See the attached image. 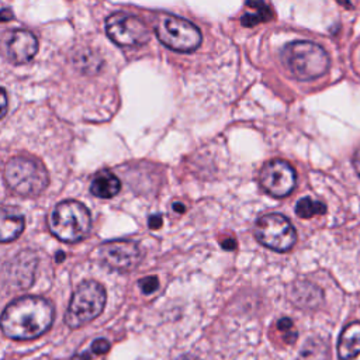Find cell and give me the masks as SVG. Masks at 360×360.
Returning <instances> with one entry per match:
<instances>
[{
  "label": "cell",
  "mask_w": 360,
  "mask_h": 360,
  "mask_svg": "<svg viewBox=\"0 0 360 360\" xmlns=\"http://www.w3.org/2000/svg\"><path fill=\"white\" fill-rule=\"evenodd\" d=\"M53 322V305L42 297L25 295L3 311V333L14 340H31L44 335Z\"/></svg>",
  "instance_id": "cell-1"
},
{
  "label": "cell",
  "mask_w": 360,
  "mask_h": 360,
  "mask_svg": "<svg viewBox=\"0 0 360 360\" xmlns=\"http://www.w3.org/2000/svg\"><path fill=\"white\" fill-rule=\"evenodd\" d=\"M281 59L287 69L300 80L316 79L326 73L329 56L326 51L309 41H294L284 46Z\"/></svg>",
  "instance_id": "cell-2"
},
{
  "label": "cell",
  "mask_w": 360,
  "mask_h": 360,
  "mask_svg": "<svg viewBox=\"0 0 360 360\" xmlns=\"http://www.w3.org/2000/svg\"><path fill=\"white\" fill-rule=\"evenodd\" d=\"M91 225V217L87 207L75 200L59 202L51 217L49 229L62 242L73 243L83 239Z\"/></svg>",
  "instance_id": "cell-3"
},
{
  "label": "cell",
  "mask_w": 360,
  "mask_h": 360,
  "mask_svg": "<svg viewBox=\"0 0 360 360\" xmlns=\"http://www.w3.org/2000/svg\"><path fill=\"white\" fill-rule=\"evenodd\" d=\"M7 186L20 195H37L49 183V176L44 165L32 158H11L4 167Z\"/></svg>",
  "instance_id": "cell-4"
},
{
  "label": "cell",
  "mask_w": 360,
  "mask_h": 360,
  "mask_svg": "<svg viewBox=\"0 0 360 360\" xmlns=\"http://www.w3.org/2000/svg\"><path fill=\"white\" fill-rule=\"evenodd\" d=\"M105 300V290L101 284L93 280L83 281L72 295L65 314V323L72 329L89 323L103 312Z\"/></svg>",
  "instance_id": "cell-5"
},
{
  "label": "cell",
  "mask_w": 360,
  "mask_h": 360,
  "mask_svg": "<svg viewBox=\"0 0 360 360\" xmlns=\"http://www.w3.org/2000/svg\"><path fill=\"white\" fill-rule=\"evenodd\" d=\"M158 39L176 52H191L201 44L200 30L186 18L159 14L155 22Z\"/></svg>",
  "instance_id": "cell-6"
},
{
  "label": "cell",
  "mask_w": 360,
  "mask_h": 360,
  "mask_svg": "<svg viewBox=\"0 0 360 360\" xmlns=\"http://www.w3.org/2000/svg\"><path fill=\"white\" fill-rule=\"evenodd\" d=\"M255 233L262 245L276 252L290 250L297 240L294 226L281 214H267L260 217L256 221Z\"/></svg>",
  "instance_id": "cell-7"
},
{
  "label": "cell",
  "mask_w": 360,
  "mask_h": 360,
  "mask_svg": "<svg viewBox=\"0 0 360 360\" xmlns=\"http://www.w3.org/2000/svg\"><path fill=\"white\" fill-rule=\"evenodd\" d=\"M108 38L120 46H139L149 41L146 25L135 15L114 13L105 20Z\"/></svg>",
  "instance_id": "cell-8"
},
{
  "label": "cell",
  "mask_w": 360,
  "mask_h": 360,
  "mask_svg": "<svg viewBox=\"0 0 360 360\" xmlns=\"http://www.w3.org/2000/svg\"><path fill=\"white\" fill-rule=\"evenodd\" d=\"M295 170L291 165L280 159L266 163L259 174L262 188L277 198L288 195L295 187Z\"/></svg>",
  "instance_id": "cell-9"
},
{
  "label": "cell",
  "mask_w": 360,
  "mask_h": 360,
  "mask_svg": "<svg viewBox=\"0 0 360 360\" xmlns=\"http://www.w3.org/2000/svg\"><path fill=\"white\" fill-rule=\"evenodd\" d=\"M98 256L107 267L118 271H129L139 264L142 253L138 245L131 240H111L100 246Z\"/></svg>",
  "instance_id": "cell-10"
},
{
  "label": "cell",
  "mask_w": 360,
  "mask_h": 360,
  "mask_svg": "<svg viewBox=\"0 0 360 360\" xmlns=\"http://www.w3.org/2000/svg\"><path fill=\"white\" fill-rule=\"evenodd\" d=\"M6 51L13 63H27L35 56L38 51V41L35 35L27 30H14L8 35Z\"/></svg>",
  "instance_id": "cell-11"
},
{
  "label": "cell",
  "mask_w": 360,
  "mask_h": 360,
  "mask_svg": "<svg viewBox=\"0 0 360 360\" xmlns=\"http://www.w3.org/2000/svg\"><path fill=\"white\" fill-rule=\"evenodd\" d=\"M338 353L342 360H360V322H353L342 330Z\"/></svg>",
  "instance_id": "cell-12"
},
{
  "label": "cell",
  "mask_w": 360,
  "mask_h": 360,
  "mask_svg": "<svg viewBox=\"0 0 360 360\" xmlns=\"http://www.w3.org/2000/svg\"><path fill=\"white\" fill-rule=\"evenodd\" d=\"M290 298L297 307L312 309L322 302V291L308 281H300L292 285Z\"/></svg>",
  "instance_id": "cell-13"
},
{
  "label": "cell",
  "mask_w": 360,
  "mask_h": 360,
  "mask_svg": "<svg viewBox=\"0 0 360 360\" xmlns=\"http://www.w3.org/2000/svg\"><path fill=\"white\" fill-rule=\"evenodd\" d=\"M121 183L118 177L110 170H100L91 180L90 191L98 198H111L118 194Z\"/></svg>",
  "instance_id": "cell-14"
},
{
  "label": "cell",
  "mask_w": 360,
  "mask_h": 360,
  "mask_svg": "<svg viewBox=\"0 0 360 360\" xmlns=\"http://www.w3.org/2000/svg\"><path fill=\"white\" fill-rule=\"evenodd\" d=\"M24 229V218L14 212L10 208L1 210V219H0V236L1 242H10L15 239Z\"/></svg>",
  "instance_id": "cell-15"
},
{
  "label": "cell",
  "mask_w": 360,
  "mask_h": 360,
  "mask_svg": "<svg viewBox=\"0 0 360 360\" xmlns=\"http://www.w3.org/2000/svg\"><path fill=\"white\" fill-rule=\"evenodd\" d=\"M298 360H329L328 345L319 338L308 339L300 350Z\"/></svg>",
  "instance_id": "cell-16"
},
{
  "label": "cell",
  "mask_w": 360,
  "mask_h": 360,
  "mask_svg": "<svg viewBox=\"0 0 360 360\" xmlns=\"http://www.w3.org/2000/svg\"><path fill=\"white\" fill-rule=\"evenodd\" d=\"M326 212V205L311 197H304L295 204V214L300 218H312L315 215H322Z\"/></svg>",
  "instance_id": "cell-17"
},
{
  "label": "cell",
  "mask_w": 360,
  "mask_h": 360,
  "mask_svg": "<svg viewBox=\"0 0 360 360\" xmlns=\"http://www.w3.org/2000/svg\"><path fill=\"white\" fill-rule=\"evenodd\" d=\"M277 329L284 333V340L287 343H294L297 339V332L294 329V323L290 318H281L277 321Z\"/></svg>",
  "instance_id": "cell-18"
},
{
  "label": "cell",
  "mask_w": 360,
  "mask_h": 360,
  "mask_svg": "<svg viewBox=\"0 0 360 360\" xmlns=\"http://www.w3.org/2000/svg\"><path fill=\"white\" fill-rule=\"evenodd\" d=\"M270 14H269V7L266 6L263 10H259V13H246L243 17H242V24L245 27H252V25H256L257 22H262V21H266L269 20Z\"/></svg>",
  "instance_id": "cell-19"
},
{
  "label": "cell",
  "mask_w": 360,
  "mask_h": 360,
  "mask_svg": "<svg viewBox=\"0 0 360 360\" xmlns=\"http://www.w3.org/2000/svg\"><path fill=\"white\" fill-rule=\"evenodd\" d=\"M159 287V280L155 276H148L139 280V288L142 290L143 294H152L158 290Z\"/></svg>",
  "instance_id": "cell-20"
},
{
  "label": "cell",
  "mask_w": 360,
  "mask_h": 360,
  "mask_svg": "<svg viewBox=\"0 0 360 360\" xmlns=\"http://www.w3.org/2000/svg\"><path fill=\"white\" fill-rule=\"evenodd\" d=\"M110 342L107 339H96L93 343H91V352L94 354H104L110 350Z\"/></svg>",
  "instance_id": "cell-21"
},
{
  "label": "cell",
  "mask_w": 360,
  "mask_h": 360,
  "mask_svg": "<svg viewBox=\"0 0 360 360\" xmlns=\"http://www.w3.org/2000/svg\"><path fill=\"white\" fill-rule=\"evenodd\" d=\"M149 226H150L152 229L160 228V226H162V215H158V214L152 215V217L149 218Z\"/></svg>",
  "instance_id": "cell-22"
},
{
  "label": "cell",
  "mask_w": 360,
  "mask_h": 360,
  "mask_svg": "<svg viewBox=\"0 0 360 360\" xmlns=\"http://www.w3.org/2000/svg\"><path fill=\"white\" fill-rule=\"evenodd\" d=\"M221 246H222L224 249L232 250V249L236 246V242H235V239H231V238H228V239H225V240H222V242H221Z\"/></svg>",
  "instance_id": "cell-23"
},
{
  "label": "cell",
  "mask_w": 360,
  "mask_h": 360,
  "mask_svg": "<svg viewBox=\"0 0 360 360\" xmlns=\"http://www.w3.org/2000/svg\"><path fill=\"white\" fill-rule=\"evenodd\" d=\"M353 165H354V169H356L357 174L360 176V149L353 156Z\"/></svg>",
  "instance_id": "cell-24"
},
{
  "label": "cell",
  "mask_w": 360,
  "mask_h": 360,
  "mask_svg": "<svg viewBox=\"0 0 360 360\" xmlns=\"http://www.w3.org/2000/svg\"><path fill=\"white\" fill-rule=\"evenodd\" d=\"M6 107H7V97H6V90H1V117L6 114Z\"/></svg>",
  "instance_id": "cell-25"
},
{
  "label": "cell",
  "mask_w": 360,
  "mask_h": 360,
  "mask_svg": "<svg viewBox=\"0 0 360 360\" xmlns=\"http://www.w3.org/2000/svg\"><path fill=\"white\" fill-rule=\"evenodd\" d=\"M173 210H174L176 212H184V211H186V207H184L181 202L176 201V202L173 204Z\"/></svg>",
  "instance_id": "cell-26"
},
{
  "label": "cell",
  "mask_w": 360,
  "mask_h": 360,
  "mask_svg": "<svg viewBox=\"0 0 360 360\" xmlns=\"http://www.w3.org/2000/svg\"><path fill=\"white\" fill-rule=\"evenodd\" d=\"M8 11H10L8 8H4V10L1 11V20H3V21H6L7 18H13V14H8Z\"/></svg>",
  "instance_id": "cell-27"
},
{
  "label": "cell",
  "mask_w": 360,
  "mask_h": 360,
  "mask_svg": "<svg viewBox=\"0 0 360 360\" xmlns=\"http://www.w3.org/2000/svg\"><path fill=\"white\" fill-rule=\"evenodd\" d=\"M176 360H200V359L195 357V356H191V354H184V356L176 359Z\"/></svg>",
  "instance_id": "cell-28"
}]
</instances>
